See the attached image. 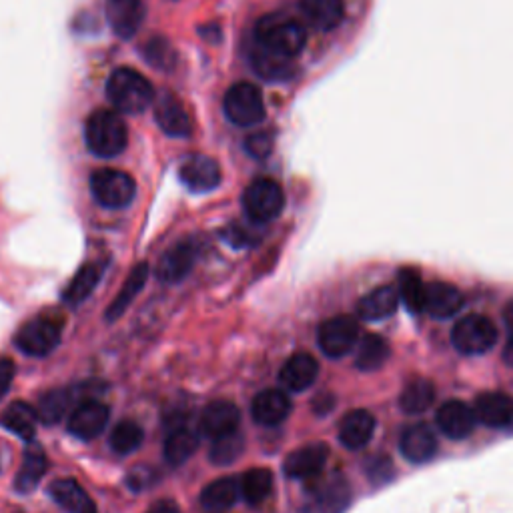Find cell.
<instances>
[{
	"instance_id": "ab89813d",
	"label": "cell",
	"mask_w": 513,
	"mask_h": 513,
	"mask_svg": "<svg viewBox=\"0 0 513 513\" xmlns=\"http://www.w3.org/2000/svg\"><path fill=\"white\" fill-rule=\"evenodd\" d=\"M71 401H73V395H71V391H67V389L49 391V393L39 401V407H37L39 419H41L43 423H47V425L59 423V421L65 417V413L69 411Z\"/></svg>"
},
{
	"instance_id": "5b68a950",
	"label": "cell",
	"mask_w": 513,
	"mask_h": 513,
	"mask_svg": "<svg viewBox=\"0 0 513 513\" xmlns=\"http://www.w3.org/2000/svg\"><path fill=\"white\" fill-rule=\"evenodd\" d=\"M285 207V193L273 179H255L243 193V209L251 223L265 225L277 219Z\"/></svg>"
},
{
	"instance_id": "6da1fadb",
	"label": "cell",
	"mask_w": 513,
	"mask_h": 513,
	"mask_svg": "<svg viewBox=\"0 0 513 513\" xmlns=\"http://www.w3.org/2000/svg\"><path fill=\"white\" fill-rule=\"evenodd\" d=\"M107 97L125 115H141L155 103V91L147 77L129 67L113 71L107 83Z\"/></svg>"
},
{
	"instance_id": "e0dca14e",
	"label": "cell",
	"mask_w": 513,
	"mask_h": 513,
	"mask_svg": "<svg viewBox=\"0 0 513 513\" xmlns=\"http://www.w3.org/2000/svg\"><path fill=\"white\" fill-rule=\"evenodd\" d=\"M155 121L161 131L175 139H185L193 131V123L183 103L173 95H163L155 101Z\"/></svg>"
},
{
	"instance_id": "8d00e7d4",
	"label": "cell",
	"mask_w": 513,
	"mask_h": 513,
	"mask_svg": "<svg viewBox=\"0 0 513 513\" xmlns=\"http://www.w3.org/2000/svg\"><path fill=\"white\" fill-rule=\"evenodd\" d=\"M241 497L249 505L263 503L273 491V473L265 467H253L241 477Z\"/></svg>"
},
{
	"instance_id": "7bdbcfd3",
	"label": "cell",
	"mask_w": 513,
	"mask_h": 513,
	"mask_svg": "<svg viewBox=\"0 0 513 513\" xmlns=\"http://www.w3.org/2000/svg\"><path fill=\"white\" fill-rule=\"evenodd\" d=\"M223 239L233 247V249H243V247H249L253 243H257L255 235L251 229L247 227H241V225H231L223 231Z\"/></svg>"
},
{
	"instance_id": "d590c367",
	"label": "cell",
	"mask_w": 513,
	"mask_h": 513,
	"mask_svg": "<svg viewBox=\"0 0 513 513\" xmlns=\"http://www.w3.org/2000/svg\"><path fill=\"white\" fill-rule=\"evenodd\" d=\"M389 357V345L385 343L383 337L369 333L357 343V355H355V365L361 371H377L383 367V363Z\"/></svg>"
},
{
	"instance_id": "30bf717a",
	"label": "cell",
	"mask_w": 513,
	"mask_h": 513,
	"mask_svg": "<svg viewBox=\"0 0 513 513\" xmlns=\"http://www.w3.org/2000/svg\"><path fill=\"white\" fill-rule=\"evenodd\" d=\"M199 259V243L195 239H183L163 253L157 263V279L167 285L181 283L195 267Z\"/></svg>"
},
{
	"instance_id": "d4e9b609",
	"label": "cell",
	"mask_w": 513,
	"mask_h": 513,
	"mask_svg": "<svg viewBox=\"0 0 513 513\" xmlns=\"http://www.w3.org/2000/svg\"><path fill=\"white\" fill-rule=\"evenodd\" d=\"M463 307V295L457 287L435 281L425 285V311L435 319H449Z\"/></svg>"
},
{
	"instance_id": "4fadbf2b",
	"label": "cell",
	"mask_w": 513,
	"mask_h": 513,
	"mask_svg": "<svg viewBox=\"0 0 513 513\" xmlns=\"http://www.w3.org/2000/svg\"><path fill=\"white\" fill-rule=\"evenodd\" d=\"M105 13L113 33L119 39H131L143 25L145 3L143 0H105Z\"/></svg>"
},
{
	"instance_id": "ffe728a7",
	"label": "cell",
	"mask_w": 513,
	"mask_h": 513,
	"mask_svg": "<svg viewBox=\"0 0 513 513\" xmlns=\"http://www.w3.org/2000/svg\"><path fill=\"white\" fill-rule=\"evenodd\" d=\"M291 399L285 389H267L261 391L251 405V415L259 425L273 427L283 423L291 413Z\"/></svg>"
},
{
	"instance_id": "1f68e13d",
	"label": "cell",
	"mask_w": 513,
	"mask_h": 513,
	"mask_svg": "<svg viewBox=\"0 0 513 513\" xmlns=\"http://www.w3.org/2000/svg\"><path fill=\"white\" fill-rule=\"evenodd\" d=\"M199 447V431L187 423L175 425L165 439V457L171 465H183Z\"/></svg>"
},
{
	"instance_id": "ac0fdd59",
	"label": "cell",
	"mask_w": 513,
	"mask_h": 513,
	"mask_svg": "<svg viewBox=\"0 0 513 513\" xmlns=\"http://www.w3.org/2000/svg\"><path fill=\"white\" fill-rule=\"evenodd\" d=\"M327 457H329V447L325 443H311L289 453L283 469L291 479H309V477H315L325 467Z\"/></svg>"
},
{
	"instance_id": "603a6c76",
	"label": "cell",
	"mask_w": 513,
	"mask_h": 513,
	"mask_svg": "<svg viewBox=\"0 0 513 513\" xmlns=\"http://www.w3.org/2000/svg\"><path fill=\"white\" fill-rule=\"evenodd\" d=\"M301 13L315 31L331 33L345 19L343 0H301Z\"/></svg>"
},
{
	"instance_id": "d6986e66",
	"label": "cell",
	"mask_w": 513,
	"mask_h": 513,
	"mask_svg": "<svg viewBox=\"0 0 513 513\" xmlns=\"http://www.w3.org/2000/svg\"><path fill=\"white\" fill-rule=\"evenodd\" d=\"M473 413L487 427H505L513 421V397L501 391L481 393L473 403Z\"/></svg>"
},
{
	"instance_id": "44dd1931",
	"label": "cell",
	"mask_w": 513,
	"mask_h": 513,
	"mask_svg": "<svg viewBox=\"0 0 513 513\" xmlns=\"http://www.w3.org/2000/svg\"><path fill=\"white\" fill-rule=\"evenodd\" d=\"M319 375V363L309 353H297L289 357V361L279 371V381L285 391L301 393L309 389Z\"/></svg>"
},
{
	"instance_id": "9a60e30c",
	"label": "cell",
	"mask_w": 513,
	"mask_h": 513,
	"mask_svg": "<svg viewBox=\"0 0 513 513\" xmlns=\"http://www.w3.org/2000/svg\"><path fill=\"white\" fill-rule=\"evenodd\" d=\"M435 421L443 435H447L449 439H465L473 433L477 417L473 413V407L459 399H451L437 409Z\"/></svg>"
},
{
	"instance_id": "3957f363",
	"label": "cell",
	"mask_w": 513,
	"mask_h": 513,
	"mask_svg": "<svg viewBox=\"0 0 513 513\" xmlns=\"http://www.w3.org/2000/svg\"><path fill=\"white\" fill-rule=\"evenodd\" d=\"M255 41L281 57L295 59L307 45V33L299 21L287 15H267L255 27Z\"/></svg>"
},
{
	"instance_id": "bcb514c9",
	"label": "cell",
	"mask_w": 513,
	"mask_h": 513,
	"mask_svg": "<svg viewBox=\"0 0 513 513\" xmlns=\"http://www.w3.org/2000/svg\"><path fill=\"white\" fill-rule=\"evenodd\" d=\"M503 361L509 365V367H513V337L505 343V347H503Z\"/></svg>"
},
{
	"instance_id": "f35d334b",
	"label": "cell",
	"mask_w": 513,
	"mask_h": 513,
	"mask_svg": "<svg viewBox=\"0 0 513 513\" xmlns=\"http://www.w3.org/2000/svg\"><path fill=\"white\" fill-rule=\"evenodd\" d=\"M143 427L137 423V421H131V419H125L121 421L113 433H111V447L117 455H129L133 451H137L143 443Z\"/></svg>"
},
{
	"instance_id": "83f0119b",
	"label": "cell",
	"mask_w": 513,
	"mask_h": 513,
	"mask_svg": "<svg viewBox=\"0 0 513 513\" xmlns=\"http://www.w3.org/2000/svg\"><path fill=\"white\" fill-rule=\"evenodd\" d=\"M399 289L391 285H381L373 291H369L359 303L357 313L365 321H381L385 317H391L397 311L399 305Z\"/></svg>"
},
{
	"instance_id": "f546056e",
	"label": "cell",
	"mask_w": 513,
	"mask_h": 513,
	"mask_svg": "<svg viewBox=\"0 0 513 513\" xmlns=\"http://www.w3.org/2000/svg\"><path fill=\"white\" fill-rule=\"evenodd\" d=\"M47 455H45V449L31 441L29 447L25 449V455H23V463L19 467V473H17V479H15V487L21 491V493H31L37 489V485L41 483V479L45 477L47 473Z\"/></svg>"
},
{
	"instance_id": "74e56055",
	"label": "cell",
	"mask_w": 513,
	"mask_h": 513,
	"mask_svg": "<svg viewBox=\"0 0 513 513\" xmlns=\"http://www.w3.org/2000/svg\"><path fill=\"white\" fill-rule=\"evenodd\" d=\"M399 297L411 313L425 311V285L415 269L399 271Z\"/></svg>"
},
{
	"instance_id": "7402d4cb",
	"label": "cell",
	"mask_w": 513,
	"mask_h": 513,
	"mask_svg": "<svg viewBox=\"0 0 513 513\" xmlns=\"http://www.w3.org/2000/svg\"><path fill=\"white\" fill-rule=\"evenodd\" d=\"M399 449L407 461L425 463L437 453V437L429 425L415 423L401 433Z\"/></svg>"
},
{
	"instance_id": "cb8c5ba5",
	"label": "cell",
	"mask_w": 513,
	"mask_h": 513,
	"mask_svg": "<svg viewBox=\"0 0 513 513\" xmlns=\"http://www.w3.org/2000/svg\"><path fill=\"white\" fill-rule=\"evenodd\" d=\"M251 67L263 81H269V83H287L295 75L293 59L281 57L257 43H255V49L251 51Z\"/></svg>"
},
{
	"instance_id": "ba28073f",
	"label": "cell",
	"mask_w": 513,
	"mask_h": 513,
	"mask_svg": "<svg viewBox=\"0 0 513 513\" xmlns=\"http://www.w3.org/2000/svg\"><path fill=\"white\" fill-rule=\"evenodd\" d=\"M95 201L105 209H125L135 201L137 185L129 173L119 169H99L91 177Z\"/></svg>"
},
{
	"instance_id": "484cf974",
	"label": "cell",
	"mask_w": 513,
	"mask_h": 513,
	"mask_svg": "<svg viewBox=\"0 0 513 513\" xmlns=\"http://www.w3.org/2000/svg\"><path fill=\"white\" fill-rule=\"evenodd\" d=\"M375 433V417L367 409L349 411L339 425V441L347 449L365 447Z\"/></svg>"
},
{
	"instance_id": "d6a6232c",
	"label": "cell",
	"mask_w": 513,
	"mask_h": 513,
	"mask_svg": "<svg viewBox=\"0 0 513 513\" xmlns=\"http://www.w3.org/2000/svg\"><path fill=\"white\" fill-rule=\"evenodd\" d=\"M37 421H39L37 409H33L31 405H27L23 401L11 403L9 409L3 415H0V425L9 429L11 433H15L17 437H21L27 443L35 441Z\"/></svg>"
},
{
	"instance_id": "277c9868",
	"label": "cell",
	"mask_w": 513,
	"mask_h": 513,
	"mask_svg": "<svg viewBox=\"0 0 513 513\" xmlns=\"http://www.w3.org/2000/svg\"><path fill=\"white\" fill-rule=\"evenodd\" d=\"M65 321L57 313H45L21 327L17 333V347L31 357H45L61 343Z\"/></svg>"
},
{
	"instance_id": "f6af8a7d",
	"label": "cell",
	"mask_w": 513,
	"mask_h": 513,
	"mask_svg": "<svg viewBox=\"0 0 513 513\" xmlns=\"http://www.w3.org/2000/svg\"><path fill=\"white\" fill-rule=\"evenodd\" d=\"M147 513H181L179 505L175 501H169V499H161L157 501Z\"/></svg>"
},
{
	"instance_id": "5bb4252c",
	"label": "cell",
	"mask_w": 513,
	"mask_h": 513,
	"mask_svg": "<svg viewBox=\"0 0 513 513\" xmlns=\"http://www.w3.org/2000/svg\"><path fill=\"white\" fill-rule=\"evenodd\" d=\"M109 423V407L97 399L83 401L69 417V431L79 439H95Z\"/></svg>"
},
{
	"instance_id": "2e32d148",
	"label": "cell",
	"mask_w": 513,
	"mask_h": 513,
	"mask_svg": "<svg viewBox=\"0 0 513 513\" xmlns=\"http://www.w3.org/2000/svg\"><path fill=\"white\" fill-rule=\"evenodd\" d=\"M239 423H241V413L237 405L227 399H219L205 407L201 415V433L209 439H219L239 431Z\"/></svg>"
},
{
	"instance_id": "8992f818",
	"label": "cell",
	"mask_w": 513,
	"mask_h": 513,
	"mask_svg": "<svg viewBox=\"0 0 513 513\" xmlns=\"http://www.w3.org/2000/svg\"><path fill=\"white\" fill-rule=\"evenodd\" d=\"M225 117L237 127H255L265 119V101L253 83H237L233 85L223 99Z\"/></svg>"
},
{
	"instance_id": "ee69618b",
	"label": "cell",
	"mask_w": 513,
	"mask_h": 513,
	"mask_svg": "<svg viewBox=\"0 0 513 513\" xmlns=\"http://www.w3.org/2000/svg\"><path fill=\"white\" fill-rule=\"evenodd\" d=\"M15 373H17V367L11 359H0V399L9 393L15 381Z\"/></svg>"
},
{
	"instance_id": "8fae6325",
	"label": "cell",
	"mask_w": 513,
	"mask_h": 513,
	"mask_svg": "<svg viewBox=\"0 0 513 513\" xmlns=\"http://www.w3.org/2000/svg\"><path fill=\"white\" fill-rule=\"evenodd\" d=\"M351 501L349 483L335 475L317 483L307 501L303 503L301 513H343Z\"/></svg>"
},
{
	"instance_id": "4316f807",
	"label": "cell",
	"mask_w": 513,
	"mask_h": 513,
	"mask_svg": "<svg viewBox=\"0 0 513 513\" xmlns=\"http://www.w3.org/2000/svg\"><path fill=\"white\" fill-rule=\"evenodd\" d=\"M105 269L107 265L103 261H91V263H85L77 273L75 277L71 279V283L67 285V289L63 291V299L65 303L69 305H81L85 303L93 293L95 289L99 287L103 275H105Z\"/></svg>"
},
{
	"instance_id": "b9f144b4",
	"label": "cell",
	"mask_w": 513,
	"mask_h": 513,
	"mask_svg": "<svg viewBox=\"0 0 513 513\" xmlns=\"http://www.w3.org/2000/svg\"><path fill=\"white\" fill-rule=\"evenodd\" d=\"M245 151L253 157V159H267L273 151V139L269 133H263V131H257V133H251L247 139H245Z\"/></svg>"
},
{
	"instance_id": "7dc6e473",
	"label": "cell",
	"mask_w": 513,
	"mask_h": 513,
	"mask_svg": "<svg viewBox=\"0 0 513 513\" xmlns=\"http://www.w3.org/2000/svg\"><path fill=\"white\" fill-rule=\"evenodd\" d=\"M503 319H505L507 329L513 333V301L505 307V311H503Z\"/></svg>"
},
{
	"instance_id": "52a82bcc",
	"label": "cell",
	"mask_w": 513,
	"mask_h": 513,
	"mask_svg": "<svg viewBox=\"0 0 513 513\" xmlns=\"http://www.w3.org/2000/svg\"><path fill=\"white\" fill-rule=\"evenodd\" d=\"M451 341L463 355H483L497 343V327L489 317L471 313L455 323Z\"/></svg>"
},
{
	"instance_id": "7a4b0ae2",
	"label": "cell",
	"mask_w": 513,
	"mask_h": 513,
	"mask_svg": "<svg viewBox=\"0 0 513 513\" xmlns=\"http://www.w3.org/2000/svg\"><path fill=\"white\" fill-rule=\"evenodd\" d=\"M87 149L101 159L119 157L129 143V131L119 113L97 109L85 123Z\"/></svg>"
},
{
	"instance_id": "60d3db41",
	"label": "cell",
	"mask_w": 513,
	"mask_h": 513,
	"mask_svg": "<svg viewBox=\"0 0 513 513\" xmlns=\"http://www.w3.org/2000/svg\"><path fill=\"white\" fill-rule=\"evenodd\" d=\"M243 447H245L243 435L239 431H235V433H229L225 437L213 439V447L209 451V457L217 465H229V463L239 459V455L243 453Z\"/></svg>"
},
{
	"instance_id": "9c48e42d",
	"label": "cell",
	"mask_w": 513,
	"mask_h": 513,
	"mask_svg": "<svg viewBox=\"0 0 513 513\" xmlns=\"http://www.w3.org/2000/svg\"><path fill=\"white\" fill-rule=\"evenodd\" d=\"M357 339H359V327L347 315H339L323 321L317 333L321 351L333 359H339L351 353L357 347Z\"/></svg>"
},
{
	"instance_id": "7c38bea8",
	"label": "cell",
	"mask_w": 513,
	"mask_h": 513,
	"mask_svg": "<svg viewBox=\"0 0 513 513\" xmlns=\"http://www.w3.org/2000/svg\"><path fill=\"white\" fill-rule=\"evenodd\" d=\"M183 185L193 193H209L221 183V169L215 159L207 155H189L179 169Z\"/></svg>"
},
{
	"instance_id": "4dcf8cb0",
	"label": "cell",
	"mask_w": 513,
	"mask_h": 513,
	"mask_svg": "<svg viewBox=\"0 0 513 513\" xmlns=\"http://www.w3.org/2000/svg\"><path fill=\"white\" fill-rule=\"evenodd\" d=\"M51 497L67 513H97L91 497L75 479H57L49 487Z\"/></svg>"
},
{
	"instance_id": "f1b7e54d",
	"label": "cell",
	"mask_w": 513,
	"mask_h": 513,
	"mask_svg": "<svg viewBox=\"0 0 513 513\" xmlns=\"http://www.w3.org/2000/svg\"><path fill=\"white\" fill-rule=\"evenodd\" d=\"M241 497V483L233 477H223L209 483L201 493V507L205 513H225Z\"/></svg>"
},
{
	"instance_id": "836d02e7",
	"label": "cell",
	"mask_w": 513,
	"mask_h": 513,
	"mask_svg": "<svg viewBox=\"0 0 513 513\" xmlns=\"http://www.w3.org/2000/svg\"><path fill=\"white\" fill-rule=\"evenodd\" d=\"M147 279H149V265H147V263H139V265L129 273V277H127L125 285L121 287V291L117 293L115 301L109 305V309H107V319H109V321L119 319V317L129 309V305H131V303L137 299V295L143 291Z\"/></svg>"
},
{
	"instance_id": "e575fe53",
	"label": "cell",
	"mask_w": 513,
	"mask_h": 513,
	"mask_svg": "<svg viewBox=\"0 0 513 513\" xmlns=\"http://www.w3.org/2000/svg\"><path fill=\"white\" fill-rule=\"evenodd\" d=\"M435 401V385L425 377L411 379L399 397V405L407 415H417L427 411Z\"/></svg>"
}]
</instances>
